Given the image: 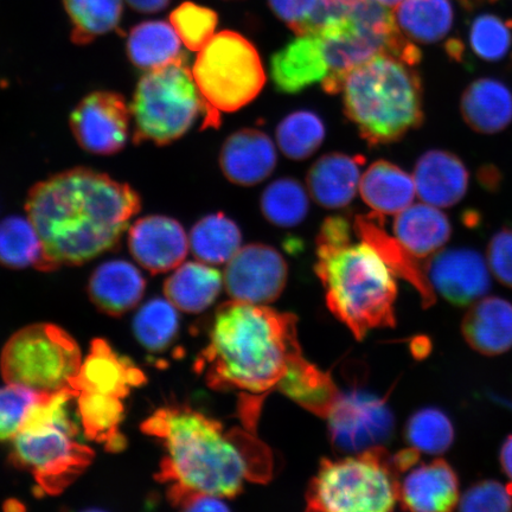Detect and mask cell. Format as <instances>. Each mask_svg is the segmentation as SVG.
<instances>
[{
  "label": "cell",
  "mask_w": 512,
  "mask_h": 512,
  "mask_svg": "<svg viewBox=\"0 0 512 512\" xmlns=\"http://www.w3.org/2000/svg\"><path fill=\"white\" fill-rule=\"evenodd\" d=\"M140 208V196L130 185L87 168L37 183L25 203L43 246L37 270L80 266L112 251Z\"/></svg>",
  "instance_id": "6da1fadb"
},
{
  "label": "cell",
  "mask_w": 512,
  "mask_h": 512,
  "mask_svg": "<svg viewBox=\"0 0 512 512\" xmlns=\"http://www.w3.org/2000/svg\"><path fill=\"white\" fill-rule=\"evenodd\" d=\"M305 361L298 342L297 319L267 305L223 304L211 326L209 343L195 369L215 390H236L249 400L254 418L260 401L284 383Z\"/></svg>",
  "instance_id": "7a4b0ae2"
},
{
  "label": "cell",
  "mask_w": 512,
  "mask_h": 512,
  "mask_svg": "<svg viewBox=\"0 0 512 512\" xmlns=\"http://www.w3.org/2000/svg\"><path fill=\"white\" fill-rule=\"evenodd\" d=\"M142 431L163 444L166 456L156 479L178 483L221 498L241 494L246 480H258L255 459L247 446L253 438L223 433L219 421L188 407H165L153 413Z\"/></svg>",
  "instance_id": "3957f363"
},
{
  "label": "cell",
  "mask_w": 512,
  "mask_h": 512,
  "mask_svg": "<svg viewBox=\"0 0 512 512\" xmlns=\"http://www.w3.org/2000/svg\"><path fill=\"white\" fill-rule=\"evenodd\" d=\"M343 216L328 217L317 238L315 271L325 288L326 304L357 339L395 325L398 297L395 273L368 242L351 240Z\"/></svg>",
  "instance_id": "277c9868"
},
{
  "label": "cell",
  "mask_w": 512,
  "mask_h": 512,
  "mask_svg": "<svg viewBox=\"0 0 512 512\" xmlns=\"http://www.w3.org/2000/svg\"><path fill=\"white\" fill-rule=\"evenodd\" d=\"M414 67L381 54L345 75L344 112L370 146L398 142L424 123L421 79Z\"/></svg>",
  "instance_id": "5b68a950"
},
{
  "label": "cell",
  "mask_w": 512,
  "mask_h": 512,
  "mask_svg": "<svg viewBox=\"0 0 512 512\" xmlns=\"http://www.w3.org/2000/svg\"><path fill=\"white\" fill-rule=\"evenodd\" d=\"M72 388L41 393L14 438L12 464L34 476L38 496H57L92 464L94 451L78 440L79 425L70 411Z\"/></svg>",
  "instance_id": "8992f818"
},
{
  "label": "cell",
  "mask_w": 512,
  "mask_h": 512,
  "mask_svg": "<svg viewBox=\"0 0 512 512\" xmlns=\"http://www.w3.org/2000/svg\"><path fill=\"white\" fill-rule=\"evenodd\" d=\"M400 475L384 446L324 459L307 490V510L386 512L399 502Z\"/></svg>",
  "instance_id": "52a82bcc"
},
{
  "label": "cell",
  "mask_w": 512,
  "mask_h": 512,
  "mask_svg": "<svg viewBox=\"0 0 512 512\" xmlns=\"http://www.w3.org/2000/svg\"><path fill=\"white\" fill-rule=\"evenodd\" d=\"M192 75L204 101L203 128L219 127L222 112H236L251 104L266 83L258 50L234 31L211 38L200 50Z\"/></svg>",
  "instance_id": "ba28073f"
},
{
  "label": "cell",
  "mask_w": 512,
  "mask_h": 512,
  "mask_svg": "<svg viewBox=\"0 0 512 512\" xmlns=\"http://www.w3.org/2000/svg\"><path fill=\"white\" fill-rule=\"evenodd\" d=\"M130 110L136 144L169 145L190 130L204 112V101L183 53L162 67L147 70Z\"/></svg>",
  "instance_id": "9c48e42d"
},
{
  "label": "cell",
  "mask_w": 512,
  "mask_h": 512,
  "mask_svg": "<svg viewBox=\"0 0 512 512\" xmlns=\"http://www.w3.org/2000/svg\"><path fill=\"white\" fill-rule=\"evenodd\" d=\"M81 364L78 343L54 324H34L19 330L0 356V370L6 382L38 393L68 388Z\"/></svg>",
  "instance_id": "30bf717a"
},
{
  "label": "cell",
  "mask_w": 512,
  "mask_h": 512,
  "mask_svg": "<svg viewBox=\"0 0 512 512\" xmlns=\"http://www.w3.org/2000/svg\"><path fill=\"white\" fill-rule=\"evenodd\" d=\"M326 419L332 444L351 454L386 445L395 427L386 401L362 390L339 394Z\"/></svg>",
  "instance_id": "8fae6325"
},
{
  "label": "cell",
  "mask_w": 512,
  "mask_h": 512,
  "mask_svg": "<svg viewBox=\"0 0 512 512\" xmlns=\"http://www.w3.org/2000/svg\"><path fill=\"white\" fill-rule=\"evenodd\" d=\"M130 114L123 95L100 91L79 102L70 114L69 124L83 150L111 156L126 146Z\"/></svg>",
  "instance_id": "7c38bea8"
},
{
  "label": "cell",
  "mask_w": 512,
  "mask_h": 512,
  "mask_svg": "<svg viewBox=\"0 0 512 512\" xmlns=\"http://www.w3.org/2000/svg\"><path fill=\"white\" fill-rule=\"evenodd\" d=\"M287 275L286 261L277 249L253 243L240 248L228 261L223 281L233 300L268 305L283 293Z\"/></svg>",
  "instance_id": "4fadbf2b"
},
{
  "label": "cell",
  "mask_w": 512,
  "mask_h": 512,
  "mask_svg": "<svg viewBox=\"0 0 512 512\" xmlns=\"http://www.w3.org/2000/svg\"><path fill=\"white\" fill-rule=\"evenodd\" d=\"M425 270L433 290L453 305L476 303L490 290L488 262L473 249H441L425 261Z\"/></svg>",
  "instance_id": "5bb4252c"
},
{
  "label": "cell",
  "mask_w": 512,
  "mask_h": 512,
  "mask_svg": "<svg viewBox=\"0 0 512 512\" xmlns=\"http://www.w3.org/2000/svg\"><path fill=\"white\" fill-rule=\"evenodd\" d=\"M128 247L138 264L152 274H159L182 265L189 241L181 223L168 216L153 215L133 224Z\"/></svg>",
  "instance_id": "9a60e30c"
},
{
  "label": "cell",
  "mask_w": 512,
  "mask_h": 512,
  "mask_svg": "<svg viewBox=\"0 0 512 512\" xmlns=\"http://www.w3.org/2000/svg\"><path fill=\"white\" fill-rule=\"evenodd\" d=\"M145 382L146 376L136 364L117 354L104 339H95L69 387L76 395L94 393L124 400L132 388Z\"/></svg>",
  "instance_id": "2e32d148"
},
{
  "label": "cell",
  "mask_w": 512,
  "mask_h": 512,
  "mask_svg": "<svg viewBox=\"0 0 512 512\" xmlns=\"http://www.w3.org/2000/svg\"><path fill=\"white\" fill-rule=\"evenodd\" d=\"M277 150L266 133L243 128L228 137L220 153V166L228 181L252 187L264 182L277 166Z\"/></svg>",
  "instance_id": "e0dca14e"
},
{
  "label": "cell",
  "mask_w": 512,
  "mask_h": 512,
  "mask_svg": "<svg viewBox=\"0 0 512 512\" xmlns=\"http://www.w3.org/2000/svg\"><path fill=\"white\" fill-rule=\"evenodd\" d=\"M459 479L444 459L412 467L400 480L402 508L418 512L452 511L459 503Z\"/></svg>",
  "instance_id": "ac0fdd59"
},
{
  "label": "cell",
  "mask_w": 512,
  "mask_h": 512,
  "mask_svg": "<svg viewBox=\"0 0 512 512\" xmlns=\"http://www.w3.org/2000/svg\"><path fill=\"white\" fill-rule=\"evenodd\" d=\"M413 178L421 200L438 208L456 206L465 197L470 183L463 160L444 150L424 153L415 164Z\"/></svg>",
  "instance_id": "d6986e66"
},
{
  "label": "cell",
  "mask_w": 512,
  "mask_h": 512,
  "mask_svg": "<svg viewBox=\"0 0 512 512\" xmlns=\"http://www.w3.org/2000/svg\"><path fill=\"white\" fill-rule=\"evenodd\" d=\"M323 43L317 35H302L275 53L271 76L280 93L297 94L323 82L329 74Z\"/></svg>",
  "instance_id": "ffe728a7"
},
{
  "label": "cell",
  "mask_w": 512,
  "mask_h": 512,
  "mask_svg": "<svg viewBox=\"0 0 512 512\" xmlns=\"http://www.w3.org/2000/svg\"><path fill=\"white\" fill-rule=\"evenodd\" d=\"M354 229L358 238L379 252L396 277L406 279L419 291L425 307L435 303V291L427 278L425 262L408 252L398 240L390 238L384 230L382 214L358 215Z\"/></svg>",
  "instance_id": "44dd1931"
},
{
  "label": "cell",
  "mask_w": 512,
  "mask_h": 512,
  "mask_svg": "<svg viewBox=\"0 0 512 512\" xmlns=\"http://www.w3.org/2000/svg\"><path fill=\"white\" fill-rule=\"evenodd\" d=\"M363 158L328 153L311 166L307 188L318 206L342 209L354 201L361 182Z\"/></svg>",
  "instance_id": "7402d4cb"
},
{
  "label": "cell",
  "mask_w": 512,
  "mask_h": 512,
  "mask_svg": "<svg viewBox=\"0 0 512 512\" xmlns=\"http://www.w3.org/2000/svg\"><path fill=\"white\" fill-rule=\"evenodd\" d=\"M145 286V279L136 266L124 260H111L93 272L88 293L101 312L119 317L140 303Z\"/></svg>",
  "instance_id": "603a6c76"
},
{
  "label": "cell",
  "mask_w": 512,
  "mask_h": 512,
  "mask_svg": "<svg viewBox=\"0 0 512 512\" xmlns=\"http://www.w3.org/2000/svg\"><path fill=\"white\" fill-rule=\"evenodd\" d=\"M462 331L466 343L480 354H504L512 348V304L498 297L479 299L466 312Z\"/></svg>",
  "instance_id": "cb8c5ba5"
},
{
  "label": "cell",
  "mask_w": 512,
  "mask_h": 512,
  "mask_svg": "<svg viewBox=\"0 0 512 512\" xmlns=\"http://www.w3.org/2000/svg\"><path fill=\"white\" fill-rule=\"evenodd\" d=\"M465 124L480 134H497L512 123V92L501 80L480 78L466 87L460 99Z\"/></svg>",
  "instance_id": "d4e9b609"
},
{
  "label": "cell",
  "mask_w": 512,
  "mask_h": 512,
  "mask_svg": "<svg viewBox=\"0 0 512 512\" xmlns=\"http://www.w3.org/2000/svg\"><path fill=\"white\" fill-rule=\"evenodd\" d=\"M395 238L416 258L426 259L441 251L451 239L452 226L438 207L414 204L402 210L394 221Z\"/></svg>",
  "instance_id": "484cf974"
},
{
  "label": "cell",
  "mask_w": 512,
  "mask_h": 512,
  "mask_svg": "<svg viewBox=\"0 0 512 512\" xmlns=\"http://www.w3.org/2000/svg\"><path fill=\"white\" fill-rule=\"evenodd\" d=\"M363 201L376 213L394 215L412 206L415 182L412 176L386 160H377L361 177Z\"/></svg>",
  "instance_id": "4316f807"
},
{
  "label": "cell",
  "mask_w": 512,
  "mask_h": 512,
  "mask_svg": "<svg viewBox=\"0 0 512 512\" xmlns=\"http://www.w3.org/2000/svg\"><path fill=\"white\" fill-rule=\"evenodd\" d=\"M224 284L222 274L202 262H187L177 267L165 281L169 302L185 313H201L215 303Z\"/></svg>",
  "instance_id": "83f0119b"
},
{
  "label": "cell",
  "mask_w": 512,
  "mask_h": 512,
  "mask_svg": "<svg viewBox=\"0 0 512 512\" xmlns=\"http://www.w3.org/2000/svg\"><path fill=\"white\" fill-rule=\"evenodd\" d=\"M76 402L87 439L104 445L108 452L123 451L126 446L125 437L120 432L125 412L123 400L101 394L79 393Z\"/></svg>",
  "instance_id": "f1b7e54d"
},
{
  "label": "cell",
  "mask_w": 512,
  "mask_h": 512,
  "mask_svg": "<svg viewBox=\"0 0 512 512\" xmlns=\"http://www.w3.org/2000/svg\"><path fill=\"white\" fill-rule=\"evenodd\" d=\"M394 18L408 40L432 44L450 34L454 12L450 0H403Z\"/></svg>",
  "instance_id": "f546056e"
},
{
  "label": "cell",
  "mask_w": 512,
  "mask_h": 512,
  "mask_svg": "<svg viewBox=\"0 0 512 512\" xmlns=\"http://www.w3.org/2000/svg\"><path fill=\"white\" fill-rule=\"evenodd\" d=\"M126 50L134 66L151 70L164 66L182 54L181 38L171 23L143 22L132 28Z\"/></svg>",
  "instance_id": "4dcf8cb0"
},
{
  "label": "cell",
  "mask_w": 512,
  "mask_h": 512,
  "mask_svg": "<svg viewBox=\"0 0 512 512\" xmlns=\"http://www.w3.org/2000/svg\"><path fill=\"white\" fill-rule=\"evenodd\" d=\"M241 230L232 219L222 213L203 217L191 229L190 247L204 264H226L241 248Z\"/></svg>",
  "instance_id": "1f68e13d"
},
{
  "label": "cell",
  "mask_w": 512,
  "mask_h": 512,
  "mask_svg": "<svg viewBox=\"0 0 512 512\" xmlns=\"http://www.w3.org/2000/svg\"><path fill=\"white\" fill-rule=\"evenodd\" d=\"M73 24L72 41L86 46L119 27L123 0H63Z\"/></svg>",
  "instance_id": "d6a6232c"
},
{
  "label": "cell",
  "mask_w": 512,
  "mask_h": 512,
  "mask_svg": "<svg viewBox=\"0 0 512 512\" xmlns=\"http://www.w3.org/2000/svg\"><path fill=\"white\" fill-rule=\"evenodd\" d=\"M260 207L265 219L279 228L299 226L309 213V195L293 178H280L262 192Z\"/></svg>",
  "instance_id": "836d02e7"
},
{
  "label": "cell",
  "mask_w": 512,
  "mask_h": 512,
  "mask_svg": "<svg viewBox=\"0 0 512 512\" xmlns=\"http://www.w3.org/2000/svg\"><path fill=\"white\" fill-rule=\"evenodd\" d=\"M42 255V241L30 219L9 216L0 222V265L15 270L37 268Z\"/></svg>",
  "instance_id": "e575fe53"
},
{
  "label": "cell",
  "mask_w": 512,
  "mask_h": 512,
  "mask_svg": "<svg viewBox=\"0 0 512 512\" xmlns=\"http://www.w3.org/2000/svg\"><path fill=\"white\" fill-rule=\"evenodd\" d=\"M325 125L319 115L311 111L288 114L277 127V142L281 152L292 160L310 158L325 139Z\"/></svg>",
  "instance_id": "d590c367"
},
{
  "label": "cell",
  "mask_w": 512,
  "mask_h": 512,
  "mask_svg": "<svg viewBox=\"0 0 512 512\" xmlns=\"http://www.w3.org/2000/svg\"><path fill=\"white\" fill-rule=\"evenodd\" d=\"M177 307L169 300L156 298L146 303L134 318L133 331L146 350L162 352L168 349L178 334Z\"/></svg>",
  "instance_id": "8d00e7d4"
},
{
  "label": "cell",
  "mask_w": 512,
  "mask_h": 512,
  "mask_svg": "<svg viewBox=\"0 0 512 512\" xmlns=\"http://www.w3.org/2000/svg\"><path fill=\"white\" fill-rule=\"evenodd\" d=\"M406 440L420 452L439 456L454 441V430L447 415L435 408H424L414 413L406 426Z\"/></svg>",
  "instance_id": "74e56055"
},
{
  "label": "cell",
  "mask_w": 512,
  "mask_h": 512,
  "mask_svg": "<svg viewBox=\"0 0 512 512\" xmlns=\"http://www.w3.org/2000/svg\"><path fill=\"white\" fill-rule=\"evenodd\" d=\"M170 23L185 47L200 51L215 36L219 17L206 6L185 2L171 12Z\"/></svg>",
  "instance_id": "f35d334b"
},
{
  "label": "cell",
  "mask_w": 512,
  "mask_h": 512,
  "mask_svg": "<svg viewBox=\"0 0 512 512\" xmlns=\"http://www.w3.org/2000/svg\"><path fill=\"white\" fill-rule=\"evenodd\" d=\"M470 44L479 59L501 61L512 46V24L495 15H480L472 23Z\"/></svg>",
  "instance_id": "ab89813d"
},
{
  "label": "cell",
  "mask_w": 512,
  "mask_h": 512,
  "mask_svg": "<svg viewBox=\"0 0 512 512\" xmlns=\"http://www.w3.org/2000/svg\"><path fill=\"white\" fill-rule=\"evenodd\" d=\"M40 395L21 384L9 383L8 387L0 388V443L16 437L25 416Z\"/></svg>",
  "instance_id": "60d3db41"
},
{
  "label": "cell",
  "mask_w": 512,
  "mask_h": 512,
  "mask_svg": "<svg viewBox=\"0 0 512 512\" xmlns=\"http://www.w3.org/2000/svg\"><path fill=\"white\" fill-rule=\"evenodd\" d=\"M460 511H510L512 510V494L508 486L496 480H483L470 489L459 499Z\"/></svg>",
  "instance_id": "b9f144b4"
},
{
  "label": "cell",
  "mask_w": 512,
  "mask_h": 512,
  "mask_svg": "<svg viewBox=\"0 0 512 512\" xmlns=\"http://www.w3.org/2000/svg\"><path fill=\"white\" fill-rule=\"evenodd\" d=\"M488 265L499 283L512 288V228H503L492 236Z\"/></svg>",
  "instance_id": "7bdbcfd3"
},
{
  "label": "cell",
  "mask_w": 512,
  "mask_h": 512,
  "mask_svg": "<svg viewBox=\"0 0 512 512\" xmlns=\"http://www.w3.org/2000/svg\"><path fill=\"white\" fill-rule=\"evenodd\" d=\"M319 3L320 0H270L275 16L285 22L297 36L306 35Z\"/></svg>",
  "instance_id": "ee69618b"
},
{
  "label": "cell",
  "mask_w": 512,
  "mask_h": 512,
  "mask_svg": "<svg viewBox=\"0 0 512 512\" xmlns=\"http://www.w3.org/2000/svg\"><path fill=\"white\" fill-rule=\"evenodd\" d=\"M168 498L175 508L184 511H229L223 498L204 494L178 483L169 484Z\"/></svg>",
  "instance_id": "f6af8a7d"
},
{
  "label": "cell",
  "mask_w": 512,
  "mask_h": 512,
  "mask_svg": "<svg viewBox=\"0 0 512 512\" xmlns=\"http://www.w3.org/2000/svg\"><path fill=\"white\" fill-rule=\"evenodd\" d=\"M479 183L482 187L491 191L498 190L501 187L502 175L494 165H485L478 171Z\"/></svg>",
  "instance_id": "bcb514c9"
},
{
  "label": "cell",
  "mask_w": 512,
  "mask_h": 512,
  "mask_svg": "<svg viewBox=\"0 0 512 512\" xmlns=\"http://www.w3.org/2000/svg\"><path fill=\"white\" fill-rule=\"evenodd\" d=\"M133 10L143 14H156L168 8L171 0H126Z\"/></svg>",
  "instance_id": "7dc6e473"
},
{
  "label": "cell",
  "mask_w": 512,
  "mask_h": 512,
  "mask_svg": "<svg viewBox=\"0 0 512 512\" xmlns=\"http://www.w3.org/2000/svg\"><path fill=\"white\" fill-rule=\"evenodd\" d=\"M501 464L502 469L505 472L512 483V435L505 440L501 451Z\"/></svg>",
  "instance_id": "c3c4849f"
},
{
  "label": "cell",
  "mask_w": 512,
  "mask_h": 512,
  "mask_svg": "<svg viewBox=\"0 0 512 512\" xmlns=\"http://www.w3.org/2000/svg\"><path fill=\"white\" fill-rule=\"evenodd\" d=\"M360 2H362V0H323V3L331 6V8L345 12H349L351 8H354V6Z\"/></svg>",
  "instance_id": "681fc988"
},
{
  "label": "cell",
  "mask_w": 512,
  "mask_h": 512,
  "mask_svg": "<svg viewBox=\"0 0 512 512\" xmlns=\"http://www.w3.org/2000/svg\"><path fill=\"white\" fill-rule=\"evenodd\" d=\"M377 2L388 6V8H393V6H398L403 0H377Z\"/></svg>",
  "instance_id": "f907efd6"
}]
</instances>
